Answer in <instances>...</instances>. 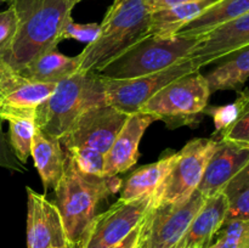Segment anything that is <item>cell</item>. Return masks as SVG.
Returning <instances> with one entry per match:
<instances>
[{"mask_svg": "<svg viewBox=\"0 0 249 248\" xmlns=\"http://www.w3.org/2000/svg\"><path fill=\"white\" fill-rule=\"evenodd\" d=\"M77 4V0H10L17 28L10 43L0 50V58L22 71L44 51L57 48Z\"/></svg>", "mask_w": 249, "mask_h": 248, "instance_id": "1", "label": "cell"}, {"mask_svg": "<svg viewBox=\"0 0 249 248\" xmlns=\"http://www.w3.org/2000/svg\"><path fill=\"white\" fill-rule=\"evenodd\" d=\"M151 11L143 0H114L100 23V33L79 53L78 73H97L150 35Z\"/></svg>", "mask_w": 249, "mask_h": 248, "instance_id": "2", "label": "cell"}, {"mask_svg": "<svg viewBox=\"0 0 249 248\" xmlns=\"http://www.w3.org/2000/svg\"><path fill=\"white\" fill-rule=\"evenodd\" d=\"M122 185L123 180L118 175L97 177L80 172L68 155L65 174L55 187V195L56 206L73 247H79L100 202L121 191Z\"/></svg>", "mask_w": 249, "mask_h": 248, "instance_id": "3", "label": "cell"}, {"mask_svg": "<svg viewBox=\"0 0 249 248\" xmlns=\"http://www.w3.org/2000/svg\"><path fill=\"white\" fill-rule=\"evenodd\" d=\"M106 104L101 78L97 73H77L61 80L36 112V126L60 139L73 122L89 107Z\"/></svg>", "mask_w": 249, "mask_h": 248, "instance_id": "4", "label": "cell"}, {"mask_svg": "<svg viewBox=\"0 0 249 248\" xmlns=\"http://www.w3.org/2000/svg\"><path fill=\"white\" fill-rule=\"evenodd\" d=\"M201 39L148 35L108 63L97 74L108 79H133L160 72L189 58Z\"/></svg>", "mask_w": 249, "mask_h": 248, "instance_id": "5", "label": "cell"}, {"mask_svg": "<svg viewBox=\"0 0 249 248\" xmlns=\"http://www.w3.org/2000/svg\"><path fill=\"white\" fill-rule=\"evenodd\" d=\"M211 95L206 77L197 71L169 83L147 100L139 112L164 121L169 128L186 125L203 113Z\"/></svg>", "mask_w": 249, "mask_h": 248, "instance_id": "6", "label": "cell"}, {"mask_svg": "<svg viewBox=\"0 0 249 248\" xmlns=\"http://www.w3.org/2000/svg\"><path fill=\"white\" fill-rule=\"evenodd\" d=\"M206 197L196 190L181 203L153 202L141 221L136 248H175Z\"/></svg>", "mask_w": 249, "mask_h": 248, "instance_id": "7", "label": "cell"}, {"mask_svg": "<svg viewBox=\"0 0 249 248\" xmlns=\"http://www.w3.org/2000/svg\"><path fill=\"white\" fill-rule=\"evenodd\" d=\"M219 140L197 138L190 140L177 156L174 165L155 196L156 203H181L198 187Z\"/></svg>", "mask_w": 249, "mask_h": 248, "instance_id": "8", "label": "cell"}, {"mask_svg": "<svg viewBox=\"0 0 249 248\" xmlns=\"http://www.w3.org/2000/svg\"><path fill=\"white\" fill-rule=\"evenodd\" d=\"M197 71H199V68L189 57L160 72L133 79H108L99 77L101 78L104 87L106 104L124 113L133 114L139 112L147 100L169 83Z\"/></svg>", "mask_w": 249, "mask_h": 248, "instance_id": "9", "label": "cell"}, {"mask_svg": "<svg viewBox=\"0 0 249 248\" xmlns=\"http://www.w3.org/2000/svg\"><path fill=\"white\" fill-rule=\"evenodd\" d=\"M129 114L108 104L89 107L73 122L60 138L66 151L73 148H92L106 155Z\"/></svg>", "mask_w": 249, "mask_h": 248, "instance_id": "10", "label": "cell"}, {"mask_svg": "<svg viewBox=\"0 0 249 248\" xmlns=\"http://www.w3.org/2000/svg\"><path fill=\"white\" fill-rule=\"evenodd\" d=\"M155 196L123 201L118 199L106 212L96 214L78 248H109L126 237L148 212Z\"/></svg>", "mask_w": 249, "mask_h": 248, "instance_id": "11", "label": "cell"}, {"mask_svg": "<svg viewBox=\"0 0 249 248\" xmlns=\"http://www.w3.org/2000/svg\"><path fill=\"white\" fill-rule=\"evenodd\" d=\"M56 84L32 82L0 58V117L2 121L34 119L39 105L50 96Z\"/></svg>", "mask_w": 249, "mask_h": 248, "instance_id": "12", "label": "cell"}, {"mask_svg": "<svg viewBox=\"0 0 249 248\" xmlns=\"http://www.w3.org/2000/svg\"><path fill=\"white\" fill-rule=\"evenodd\" d=\"M28 196L27 215V248L73 247L66 233L62 215L56 203L45 195L26 187ZM74 248V247H73Z\"/></svg>", "mask_w": 249, "mask_h": 248, "instance_id": "13", "label": "cell"}, {"mask_svg": "<svg viewBox=\"0 0 249 248\" xmlns=\"http://www.w3.org/2000/svg\"><path fill=\"white\" fill-rule=\"evenodd\" d=\"M155 121H157L155 116L142 112L129 114L114 142L105 155V177H114L128 172L138 163L141 139Z\"/></svg>", "mask_w": 249, "mask_h": 248, "instance_id": "14", "label": "cell"}, {"mask_svg": "<svg viewBox=\"0 0 249 248\" xmlns=\"http://www.w3.org/2000/svg\"><path fill=\"white\" fill-rule=\"evenodd\" d=\"M248 45L249 12L202 36L201 43L190 55V58L201 70L204 66L226 57Z\"/></svg>", "mask_w": 249, "mask_h": 248, "instance_id": "15", "label": "cell"}, {"mask_svg": "<svg viewBox=\"0 0 249 248\" xmlns=\"http://www.w3.org/2000/svg\"><path fill=\"white\" fill-rule=\"evenodd\" d=\"M248 160L249 148L219 140L218 147L207 164L197 190L206 198L219 194Z\"/></svg>", "mask_w": 249, "mask_h": 248, "instance_id": "16", "label": "cell"}, {"mask_svg": "<svg viewBox=\"0 0 249 248\" xmlns=\"http://www.w3.org/2000/svg\"><path fill=\"white\" fill-rule=\"evenodd\" d=\"M228 209L223 191L207 197L175 248H208L225 223Z\"/></svg>", "mask_w": 249, "mask_h": 248, "instance_id": "17", "label": "cell"}, {"mask_svg": "<svg viewBox=\"0 0 249 248\" xmlns=\"http://www.w3.org/2000/svg\"><path fill=\"white\" fill-rule=\"evenodd\" d=\"M32 157L45 191L55 190L66 170L68 153L60 139L48 135L36 128L32 140Z\"/></svg>", "mask_w": 249, "mask_h": 248, "instance_id": "18", "label": "cell"}, {"mask_svg": "<svg viewBox=\"0 0 249 248\" xmlns=\"http://www.w3.org/2000/svg\"><path fill=\"white\" fill-rule=\"evenodd\" d=\"M178 153H170L164 156L157 162L150 163L134 170L128 179L123 182L121 189V198L123 201H135V199L152 197L157 195L168 174L172 170Z\"/></svg>", "mask_w": 249, "mask_h": 248, "instance_id": "19", "label": "cell"}, {"mask_svg": "<svg viewBox=\"0 0 249 248\" xmlns=\"http://www.w3.org/2000/svg\"><path fill=\"white\" fill-rule=\"evenodd\" d=\"M249 12V0H215L175 35L202 38L213 29Z\"/></svg>", "mask_w": 249, "mask_h": 248, "instance_id": "20", "label": "cell"}, {"mask_svg": "<svg viewBox=\"0 0 249 248\" xmlns=\"http://www.w3.org/2000/svg\"><path fill=\"white\" fill-rule=\"evenodd\" d=\"M79 70V56H66L57 48L44 51L19 71L32 82L44 84H57L77 74Z\"/></svg>", "mask_w": 249, "mask_h": 248, "instance_id": "21", "label": "cell"}, {"mask_svg": "<svg viewBox=\"0 0 249 248\" xmlns=\"http://www.w3.org/2000/svg\"><path fill=\"white\" fill-rule=\"evenodd\" d=\"M215 0H199L151 12L150 35L172 38Z\"/></svg>", "mask_w": 249, "mask_h": 248, "instance_id": "22", "label": "cell"}, {"mask_svg": "<svg viewBox=\"0 0 249 248\" xmlns=\"http://www.w3.org/2000/svg\"><path fill=\"white\" fill-rule=\"evenodd\" d=\"M204 77L211 94L219 90L240 89L249 78V45L226 56L224 62Z\"/></svg>", "mask_w": 249, "mask_h": 248, "instance_id": "23", "label": "cell"}, {"mask_svg": "<svg viewBox=\"0 0 249 248\" xmlns=\"http://www.w3.org/2000/svg\"><path fill=\"white\" fill-rule=\"evenodd\" d=\"M228 198L226 220H249V160L223 189Z\"/></svg>", "mask_w": 249, "mask_h": 248, "instance_id": "24", "label": "cell"}, {"mask_svg": "<svg viewBox=\"0 0 249 248\" xmlns=\"http://www.w3.org/2000/svg\"><path fill=\"white\" fill-rule=\"evenodd\" d=\"M9 142L17 159L26 165L32 155V140L36 133L34 119H14L9 122Z\"/></svg>", "mask_w": 249, "mask_h": 248, "instance_id": "25", "label": "cell"}, {"mask_svg": "<svg viewBox=\"0 0 249 248\" xmlns=\"http://www.w3.org/2000/svg\"><path fill=\"white\" fill-rule=\"evenodd\" d=\"M238 97L241 100V108L237 118L216 140L249 148V89L241 91Z\"/></svg>", "mask_w": 249, "mask_h": 248, "instance_id": "26", "label": "cell"}, {"mask_svg": "<svg viewBox=\"0 0 249 248\" xmlns=\"http://www.w3.org/2000/svg\"><path fill=\"white\" fill-rule=\"evenodd\" d=\"M208 248H249V220L224 223Z\"/></svg>", "mask_w": 249, "mask_h": 248, "instance_id": "27", "label": "cell"}, {"mask_svg": "<svg viewBox=\"0 0 249 248\" xmlns=\"http://www.w3.org/2000/svg\"><path fill=\"white\" fill-rule=\"evenodd\" d=\"M80 172L97 177H105V155L92 148H73L67 151Z\"/></svg>", "mask_w": 249, "mask_h": 248, "instance_id": "28", "label": "cell"}, {"mask_svg": "<svg viewBox=\"0 0 249 248\" xmlns=\"http://www.w3.org/2000/svg\"><path fill=\"white\" fill-rule=\"evenodd\" d=\"M241 108V100L237 96V99L233 102L224 106H207L203 113L209 114L213 118L214 126H215V131L214 135L219 136L224 130L229 128L233 122L237 118L238 113H240Z\"/></svg>", "mask_w": 249, "mask_h": 248, "instance_id": "29", "label": "cell"}, {"mask_svg": "<svg viewBox=\"0 0 249 248\" xmlns=\"http://www.w3.org/2000/svg\"><path fill=\"white\" fill-rule=\"evenodd\" d=\"M100 33L99 23H77L71 19L66 24L62 33V39H75L83 43H91Z\"/></svg>", "mask_w": 249, "mask_h": 248, "instance_id": "30", "label": "cell"}, {"mask_svg": "<svg viewBox=\"0 0 249 248\" xmlns=\"http://www.w3.org/2000/svg\"><path fill=\"white\" fill-rule=\"evenodd\" d=\"M0 168H6V169L14 170L18 173H26L27 167L22 164L16 158L15 153L12 152V148L10 146L9 140L2 130V119L0 117Z\"/></svg>", "mask_w": 249, "mask_h": 248, "instance_id": "31", "label": "cell"}, {"mask_svg": "<svg viewBox=\"0 0 249 248\" xmlns=\"http://www.w3.org/2000/svg\"><path fill=\"white\" fill-rule=\"evenodd\" d=\"M16 28L17 17L14 7L10 5L6 10L0 11V50H2L10 43L12 36L15 35Z\"/></svg>", "mask_w": 249, "mask_h": 248, "instance_id": "32", "label": "cell"}, {"mask_svg": "<svg viewBox=\"0 0 249 248\" xmlns=\"http://www.w3.org/2000/svg\"><path fill=\"white\" fill-rule=\"evenodd\" d=\"M146 6L148 7L151 12L157 11V10L168 9V7L177 6V5L186 4V2L199 1V0H143Z\"/></svg>", "mask_w": 249, "mask_h": 248, "instance_id": "33", "label": "cell"}, {"mask_svg": "<svg viewBox=\"0 0 249 248\" xmlns=\"http://www.w3.org/2000/svg\"><path fill=\"white\" fill-rule=\"evenodd\" d=\"M140 229H141V223L126 236L124 240H122L121 242H118L117 245L112 246L109 248H136L139 241V236H140Z\"/></svg>", "mask_w": 249, "mask_h": 248, "instance_id": "34", "label": "cell"}, {"mask_svg": "<svg viewBox=\"0 0 249 248\" xmlns=\"http://www.w3.org/2000/svg\"><path fill=\"white\" fill-rule=\"evenodd\" d=\"M6 1H10V0H0V5H1L2 2H6Z\"/></svg>", "mask_w": 249, "mask_h": 248, "instance_id": "35", "label": "cell"}, {"mask_svg": "<svg viewBox=\"0 0 249 248\" xmlns=\"http://www.w3.org/2000/svg\"><path fill=\"white\" fill-rule=\"evenodd\" d=\"M62 248H73V247H62Z\"/></svg>", "mask_w": 249, "mask_h": 248, "instance_id": "36", "label": "cell"}, {"mask_svg": "<svg viewBox=\"0 0 249 248\" xmlns=\"http://www.w3.org/2000/svg\"><path fill=\"white\" fill-rule=\"evenodd\" d=\"M77 1H78V2H80V1H82V0H77Z\"/></svg>", "mask_w": 249, "mask_h": 248, "instance_id": "37", "label": "cell"}]
</instances>
